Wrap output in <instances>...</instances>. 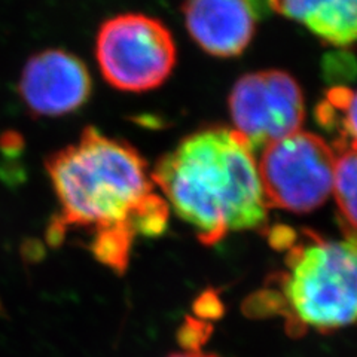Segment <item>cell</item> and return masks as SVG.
<instances>
[{
    "mask_svg": "<svg viewBox=\"0 0 357 357\" xmlns=\"http://www.w3.org/2000/svg\"><path fill=\"white\" fill-rule=\"evenodd\" d=\"M45 169L60 206L48 228L51 244L61 243L69 228H85L96 258L122 274L137 234L164 232L169 204L130 143L88 127L76 143L51 153Z\"/></svg>",
    "mask_w": 357,
    "mask_h": 357,
    "instance_id": "obj_1",
    "label": "cell"
},
{
    "mask_svg": "<svg viewBox=\"0 0 357 357\" xmlns=\"http://www.w3.org/2000/svg\"><path fill=\"white\" fill-rule=\"evenodd\" d=\"M167 204L206 245L231 232L262 231L268 206L255 151L228 127L197 130L165 153L151 172Z\"/></svg>",
    "mask_w": 357,
    "mask_h": 357,
    "instance_id": "obj_2",
    "label": "cell"
},
{
    "mask_svg": "<svg viewBox=\"0 0 357 357\" xmlns=\"http://www.w3.org/2000/svg\"><path fill=\"white\" fill-rule=\"evenodd\" d=\"M356 238L328 240L312 231L292 241L284 271L274 275V308L289 325L332 332L356 320Z\"/></svg>",
    "mask_w": 357,
    "mask_h": 357,
    "instance_id": "obj_3",
    "label": "cell"
},
{
    "mask_svg": "<svg viewBox=\"0 0 357 357\" xmlns=\"http://www.w3.org/2000/svg\"><path fill=\"white\" fill-rule=\"evenodd\" d=\"M96 57L112 86L143 93L169 79L177 52L172 31L162 21L144 14H121L100 26Z\"/></svg>",
    "mask_w": 357,
    "mask_h": 357,
    "instance_id": "obj_4",
    "label": "cell"
},
{
    "mask_svg": "<svg viewBox=\"0 0 357 357\" xmlns=\"http://www.w3.org/2000/svg\"><path fill=\"white\" fill-rule=\"evenodd\" d=\"M261 151L258 172L268 208L301 215L326 203L337 152L325 139L299 130Z\"/></svg>",
    "mask_w": 357,
    "mask_h": 357,
    "instance_id": "obj_5",
    "label": "cell"
},
{
    "mask_svg": "<svg viewBox=\"0 0 357 357\" xmlns=\"http://www.w3.org/2000/svg\"><path fill=\"white\" fill-rule=\"evenodd\" d=\"M234 130L256 152L301 130L304 94L292 75L261 70L241 76L229 94Z\"/></svg>",
    "mask_w": 357,
    "mask_h": 357,
    "instance_id": "obj_6",
    "label": "cell"
},
{
    "mask_svg": "<svg viewBox=\"0 0 357 357\" xmlns=\"http://www.w3.org/2000/svg\"><path fill=\"white\" fill-rule=\"evenodd\" d=\"M18 93L33 116L57 118L86 103L91 76L76 55L64 50H43L27 60Z\"/></svg>",
    "mask_w": 357,
    "mask_h": 357,
    "instance_id": "obj_7",
    "label": "cell"
},
{
    "mask_svg": "<svg viewBox=\"0 0 357 357\" xmlns=\"http://www.w3.org/2000/svg\"><path fill=\"white\" fill-rule=\"evenodd\" d=\"M182 10L189 35L215 57H237L255 36L253 0H185Z\"/></svg>",
    "mask_w": 357,
    "mask_h": 357,
    "instance_id": "obj_8",
    "label": "cell"
},
{
    "mask_svg": "<svg viewBox=\"0 0 357 357\" xmlns=\"http://www.w3.org/2000/svg\"><path fill=\"white\" fill-rule=\"evenodd\" d=\"M266 5L333 47L350 48L354 43L357 0H266Z\"/></svg>",
    "mask_w": 357,
    "mask_h": 357,
    "instance_id": "obj_9",
    "label": "cell"
},
{
    "mask_svg": "<svg viewBox=\"0 0 357 357\" xmlns=\"http://www.w3.org/2000/svg\"><path fill=\"white\" fill-rule=\"evenodd\" d=\"M316 118L323 128L338 134L333 148L356 146V93L351 88L337 85L328 89Z\"/></svg>",
    "mask_w": 357,
    "mask_h": 357,
    "instance_id": "obj_10",
    "label": "cell"
},
{
    "mask_svg": "<svg viewBox=\"0 0 357 357\" xmlns=\"http://www.w3.org/2000/svg\"><path fill=\"white\" fill-rule=\"evenodd\" d=\"M337 152L332 194L338 206L345 236L356 237V146L333 148Z\"/></svg>",
    "mask_w": 357,
    "mask_h": 357,
    "instance_id": "obj_11",
    "label": "cell"
},
{
    "mask_svg": "<svg viewBox=\"0 0 357 357\" xmlns=\"http://www.w3.org/2000/svg\"><path fill=\"white\" fill-rule=\"evenodd\" d=\"M169 357H219V356L208 354V353H201L198 350H189V351H183V353H174Z\"/></svg>",
    "mask_w": 357,
    "mask_h": 357,
    "instance_id": "obj_12",
    "label": "cell"
}]
</instances>
